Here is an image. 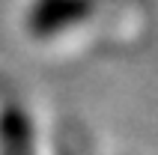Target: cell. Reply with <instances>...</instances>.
<instances>
[{
  "mask_svg": "<svg viewBox=\"0 0 158 155\" xmlns=\"http://www.w3.org/2000/svg\"><path fill=\"white\" fill-rule=\"evenodd\" d=\"M93 9L96 0H33L24 24L33 39H57L66 30L84 24Z\"/></svg>",
  "mask_w": 158,
  "mask_h": 155,
  "instance_id": "obj_1",
  "label": "cell"
},
{
  "mask_svg": "<svg viewBox=\"0 0 158 155\" xmlns=\"http://www.w3.org/2000/svg\"><path fill=\"white\" fill-rule=\"evenodd\" d=\"M0 155H39L36 122L18 102L0 107Z\"/></svg>",
  "mask_w": 158,
  "mask_h": 155,
  "instance_id": "obj_2",
  "label": "cell"
}]
</instances>
